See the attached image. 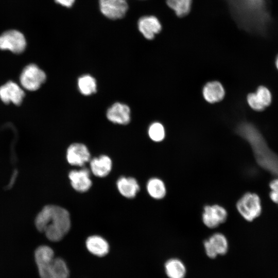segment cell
<instances>
[{"mask_svg": "<svg viewBox=\"0 0 278 278\" xmlns=\"http://www.w3.org/2000/svg\"><path fill=\"white\" fill-rule=\"evenodd\" d=\"M148 134L152 141L157 142H161L165 137L164 127L159 123H154L149 128Z\"/></svg>", "mask_w": 278, "mask_h": 278, "instance_id": "cb8c5ba5", "label": "cell"}, {"mask_svg": "<svg viewBox=\"0 0 278 278\" xmlns=\"http://www.w3.org/2000/svg\"><path fill=\"white\" fill-rule=\"evenodd\" d=\"M66 158L70 164L82 166L90 160V153L85 145L74 143L67 149Z\"/></svg>", "mask_w": 278, "mask_h": 278, "instance_id": "7c38bea8", "label": "cell"}, {"mask_svg": "<svg viewBox=\"0 0 278 278\" xmlns=\"http://www.w3.org/2000/svg\"><path fill=\"white\" fill-rule=\"evenodd\" d=\"M130 109L128 105L115 102L108 109L106 115L112 123L124 125L130 122Z\"/></svg>", "mask_w": 278, "mask_h": 278, "instance_id": "4fadbf2b", "label": "cell"}, {"mask_svg": "<svg viewBox=\"0 0 278 278\" xmlns=\"http://www.w3.org/2000/svg\"><path fill=\"white\" fill-rule=\"evenodd\" d=\"M78 86L80 93L84 95H90L97 91L95 79L90 75H84L78 79Z\"/></svg>", "mask_w": 278, "mask_h": 278, "instance_id": "7402d4cb", "label": "cell"}, {"mask_svg": "<svg viewBox=\"0 0 278 278\" xmlns=\"http://www.w3.org/2000/svg\"><path fill=\"white\" fill-rule=\"evenodd\" d=\"M117 186L119 193L128 198H134L140 190L137 181L132 177H120L117 180Z\"/></svg>", "mask_w": 278, "mask_h": 278, "instance_id": "ac0fdd59", "label": "cell"}, {"mask_svg": "<svg viewBox=\"0 0 278 278\" xmlns=\"http://www.w3.org/2000/svg\"><path fill=\"white\" fill-rule=\"evenodd\" d=\"M271 100V94L264 86H259L255 93H250L247 96V101L250 107L257 111L265 109L269 106Z\"/></svg>", "mask_w": 278, "mask_h": 278, "instance_id": "30bf717a", "label": "cell"}, {"mask_svg": "<svg viewBox=\"0 0 278 278\" xmlns=\"http://www.w3.org/2000/svg\"><path fill=\"white\" fill-rule=\"evenodd\" d=\"M204 99L208 102L214 103L222 100L224 96V90L218 81L210 82L203 89Z\"/></svg>", "mask_w": 278, "mask_h": 278, "instance_id": "d6986e66", "label": "cell"}, {"mask_svg": "<svg viewBox=\"0 0 278 278\" xmlns=\"http://www.w3.org/2000/svg\"><path fill=\"white\" fill-rule=\"evenodd\" d=\"M271 189L269 197L275 203L278 204V177L272 180L269 183Z\"/></svg>", "mask_w": 278, "mask_h": 278, "instance_id": "d4e9b609", "label": "cell"}, {"mask_svg": "<svg viewBox=\"0 0 278 278\" xmlns=\"http://www.w3.org/2000/svg\"><path fill=\"white\" fill-rule=\"evenodd\" d=\"M99 4L101 12L111 20L123 18L128 9L126 0H99Z\"/></svg>", "mask_w": 278, "mask_h": 278, "instance_id": "9c48e42d", "label": "cell"}, {"mask_svg": "<svg viewBox=\"0 0 278 278\" xmlns=\"http://www.w3.org/2000/svg\"><path fill=\"white\" fill-rule=\"evenodd\" d=\"M236 208L245 220L252 221L261 214L260 199L256 193L247 192L237 201Z\"/></svg>", "mask_w": 278, "mask_h": 278, "instance_id": "277c9868", "label": "cell"}, {"mask_svg": "<svg viewBox=\"0 0 278 278\" xmlns=\"http://www.w3.org/2000/svg\"><path fill=\"white\" fill-rule=\"evenodd\" d=\"M90 166L94 175L98 177H104L111 170L112 161L108 156L102 155L92 159L90 162Z\"/></svg>", "mask_w": 278, "mask_h": 278, "instance_id": "e0dca14e", "label": "cell"}, {"mask_svg": "<svg viewBox=\"0 0 278 278\" xmlns=\"http://www.w3.org/2000/svg\"><path fill=\"white\" fill-rule=\"evenodd\" d=\"M275 64H276V67L278 69V56H277V57L276 58V59Z\"/></svg>", "mask_w": 278, "mask_h": 278, "instance_id": "83f0119b", "label": "cell"}, {"mask_svg": "<svg viewBox=\"0 0 278 278\" xmlns=\"http://www.w3.org/2000/svg\"><path fill=\"white\" fill-rule=\"evenodd\" d=\"M86 247L90 253L99 257L105 256L109 251L108 242L97 235L89 237L86 240Z\"/></svg>", "mask_w": 278, "mask_h": 278, "instance_id": "2e32d148", "label": "cell"}, {"mask_svg": "<svg viewBox=\"0 0 278 278\" xmlns=\"http://www.w3.org/2000/svg\"><path fill=\"white\" fill-rule=\"evenodd\" d=\"M25 96L23 90L16 83L8 81L0 87V98L5 103H21Z\"/></svg>", "mask_w": 278, "mask_h": 278, "instance_id": "8fae6325", "label": "cell"}, {"mask_svg": "<svg viewBox=\"0 0 278 278\" xmlns=\"http://www.w3.org/2000/svg\"><path fill=\"white\" fill-rule=\"evenodd\" d=\"M55 2L62 6L70 8L74 4L75 0H55Z\"/></svg>", "mask_w": 278, "mask_h": 278, "instance_id": "484cf974", "label": "cell"}, {"mask_svg": "<svg viewBox=\"0 0 278 278\" xmlns=\"http://www.w3.org/2000/svg\"><path fill=\"white\" fill-rule=\"evenodd\" d=\"M26 46L24 35L18 30H8L0 36L1 49L9 50L15 54H20L25 50Z\"/></svg>", "mask_w": 278, "mask_h": 278, "instance_id": "8992f818", "label": "cell"}, {"mask_svg": "<svg viewBox=\"0 0 278 278\" xmlns=\"http://www.w3.org/2000/svg\"><path fill=\"white\" fill-rule=\"evenodd\" d=\"M227 210L218 204L206 205L203 210L202 219L204 225L215 228L224 222L227 218Z\"/></svg>", "mask_w": 278, "mask_h": 278, "instance_id": "52a82bcc", "label": "cell"}, {"mask_svg": "<svg viewBox=\"0 0 278 278\" xmlns=\"http://www.w3.org/2000/svg\"><path fill=\"white\" fill-rule=\"evenodd\" d=\"M137 26L140 32L148 40L153 39L162 29L159 20L152 15L141 17L138 21Z\"/></svg>", "mask_w": 278, "mask_h": 278, "instance_id": "5bb4252c", "label": "cell"}, {"mask_svg": "<svg viewBox=\"0 0 278 278\" xmlns=\"http://www.w3.org/2000/svg\"><path fill=\"white\" fill-rule=\"evenodd\" d=\"M46 78L44 71L37 65L30 64L23 70L20 76L22 86L28 91H36L43 83Z\"/></svg>", "mask_w": 278, "mask_h": 278, "instance_id": "5b68a950", "label": "cell"}, {"mask_svg": "<svg viewBox=\"0 0 278 278\" xmlns=\"http://www.w3.org/2000/svg\"><path fill=\"white\" fill-rule=\"evenodd\" d=\"M68 177L73 187L79 192L87 191L92 185L88 169L83 168L79 170H72L69 173Z\"/></svg>", "mask_w": 278, "mask_h": 278, "instance_id": "9a60e30c", "label": "cell"}, {"mask_svg": "<svg viewBox=\"0 0 278 278\" xmlns=\"http://www.w3.org/2000/svg\"><path fill=\"white\" fill-rule=\"evenodd\" d=\"M165 271L169 278H184L186 270L181 260L172 258L165 262Z\"/></svg>", "mask_w": 278, "mask_h": 278, "instance_id": "ffe728a7", "label": "cell"}, {"mask_svg": "<svg viewBox=\"0 0 278 278\" xmlns=\"http://www.w3.org/2000/svg\"><path fill=\"white\" fill-rule=\"evenodd\" d=\"M34 258L41 278H68L70 271L65 261L54 257V252L49 246L39 247Z\"/></svg>", "mask_w": 278, "mask_h": 278, "instance_id": "3957f363", "label": "cell"}, {"mask_svg": "<svg viewBox=\"0 0 278 278\" xmlns=\"http://www.w3.org/2000/svg\"><path fill=\"white\" fill-rule=\"evenodd\" d=\"M34 223L38 231L45 233L51 241L61 240L69 231L71 219L68 212L55 205L45 206L36 217Z\"/></svg>", "mask_w": 278, "mask_h": 278, "instance_id": "7a4b0ae2", "label": "cell"}, {"mask_svg": "<svg viewBox=\"0 0 278 278\" xmlns=\"http://www.w3.org/2000/svg\"><path fill=\"white\" fill-rule=\"evenodd\" d=\"M146 188L149 195L155 199L163 198L166 194V188L164 182L158 178L149 179L147 183Z\"/></svg>", "mask_w": 278, "mask_h": 278, "instance_id": "44dd1931", "label": "cell"}, {"mask_svg": "<svg viewBox=\"0 0 278 278\" xmlns=\"http://www.w3.org/2000/svg\"><path fill=\"white\" fill-rule=\"evenodd\" d=\"M17 171H15L13 173V175H12V178H11V180H10V184H9V186H11L12 185H13L15 180V178L17 177Z\"/></svg>", "mask_w": 278, "mask_h": 278, "instance_id": "4316f807", "label": "cell"}, {"mask_svg": "<svg viewBox=\"0 0 278 278\" xmlns=\"http://www.w3.org/2000/svg\"><path fill=\"white\" fill-rule=\"evenodd\" d=\"M168 6L179 17H183L190 12L192 0H166Z\"/></svg>", "mask_w": 278, "mask_h": 278, "instance_id": "603a6c76", "label": "cell"}, {"mask_svg": "<svg viewBox=\"0 0 278 278\" xmlns=\"http://www.w3.org/2000/svg\"><path fill=\"white\" fill-rule=\"evenodd\" d=\"M236 132L250 144L258 164L278 177V156L268 147L259 130L252 124L244 122L237 126Z\"/></svg>", "mask_w": 278, "mask_h": 278, "instance_id": "6da1fadb", "label": "cell"}, {"mask_svg": "<svg viewBox=\"0 0 278 278\" xmlns=\"http://www.w3.org/2000/svg\"><path fill=\"white\" fill-rule=\"evenodd\" d=\"M206 254L211 258L224 255L228 250V241L222 233H215L203 242Z\"/></svg>", "mask_w": 278, "mask_h": 278, "instance_id": "ba28073f", "label": "cell"}]
</instances>
